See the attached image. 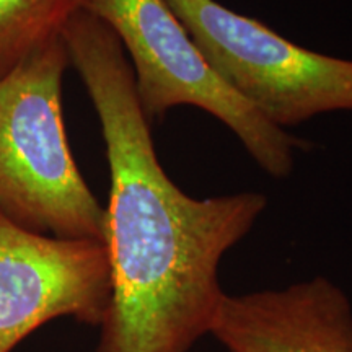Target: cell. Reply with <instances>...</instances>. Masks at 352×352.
Wrapping results in <instances>:
<instances>
[{
  "mask_svg": "<svg viewBox=\"0 0 352 352\" xmlns=\"http://www.w3.org/2000/svg\"><path fill=\"white\" fill-rule=\"evenodd\" d=\"M109 298L104 243L32 232L0 210V352L64 316L100 328Z\"/></svg>",
  "mask_w": 352,
  "mask_h": 352,
  "instance_id": "cell-5",
  "label": "cell"
},
{
  "mask_svg": "<svg viewBox=\"0 0 352 352\" xmlns=\"http://www.w3.org/2000/svg\"><path fill=\"white\" fill-rule=\"evenodd\" d=\"M209 67L272 126L352 111V60L307 50L217 0H165Z\"/></svg>",
  "mask_w": 352,
  "mask_h": 352,
  "instance_id": "cell-4",
  "label": "cell"
},
{
  "mask_svg": "<svg viewBox=\"0 0 352 352\" xmlns=\"http://www.w3.org/2000/svg\"><path fill=\"white\" fill-rule=\"evenodd\" d=\"M88 0H0V76L63 36Z\"/></svg>",
  "mask_w": 352,
  "mask_h": 352,
  "instance_id": "cell-7",
  "label": "cell"
},
{
  "mask_svg": "<svg viewBox=\"0 0 352 352\" xmlns=\"http://www.w3.org/2000/svg\"><path fill=\"white\" fill-rule=\"evenodd\" d=\"M124 50L145 116L196 107L226 124L264 173L285 179L305 142L272 126L236 96L209 67L165 0H88Z\"/></svg>",
  "mask_w": 352,
  "mask_h": 352,
  "instance_id": "cell-3",
  "label": "cell"
},
{
  "mask_svg": "<svg viewBox=\"0 0 352 352\" xmlns=\"http://www.w3.org/2000/svg\"><path fill=\"white\" fill-rule=\"evenodd\" d=\"M210 334L228 352H352V307L321 276L279 290L226 294Z\"/></svg>",
  "mask_w": 352,
  "mask_h": 352,
  "instance_id": "cell-6",
  "label": "cell"
},
{
  "mask_svg": "<svg viewBox=\"0 0 352 352\" xmlns=\"http://www.w3.org/2000/svg\"><path fill=\"white\" fill-rule=\"evenodd\" d=\"M63 39L100 120L111 182L104 208L111 298L96 352H188L212 331L226 297L220 261L252 232L267 197L186 195L158 160L114 33L80 12Z\"/></svg>",
  "mask_w": 352,
  "mask_h": 352,
  "instance_id": "cell-1",
  "label": "cell"
},
{
  "mask_svg": "<svg viewBox=\"0 0 352 352\" xmlns=\"http://www.w3.org/2000/svg\"><path fill=\"white\" fill-rule=\"evenodd\" d=\"M63 36L0 76V210L57 239L104 243V208L77 168L63 120Z\"/></svg>",
  "mask_w": 352,
  "mask_h": 352,
  "instance_id": "cell-2",
  "label": "cell"
}]
</instances>
